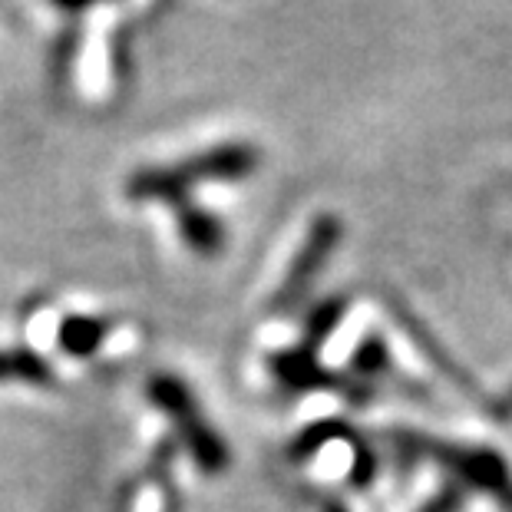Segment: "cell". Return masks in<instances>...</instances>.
Masks as SVG:
<instances>
[{"instance_id":"8fae6325","label":"cell","mask_w":512,"mask_h":512,"mask_svg":"<svg viewBox=\"0 0 512 512\" xmlns=\"http://www.w3.org/2000/svg\"><path fill=\"white\" fill-rule=\"evenodd\" d=\"M390 364H394V357H390V344L380 334H367L351 354V374L361 377V380L384 377L390 370Z\"/></svg>"},{"instance_id":"7a4b0ae2","label":"cell","mask_w":512,"mask_h":512,"mask_svg":"<svg viewBox=\"0 0 512 512\" xmlns=\"http://www.w3.org/2000/svg\"><path fill=\"white\" fill-rule=\"evenodd\" d=\"M149 400L166 413L172 427L179 430L182 446L189 450L195 466L205 476H222L232 463V453H228L225 440L212 430V423L202 417L199 403H195L192 390L182 384L179 377L172 374H159L149 380Z\"/></svg>"},{"instance_id":"7c38bea8","label":"cell","mask_w":512,"mask_h":512,"mask_svg":"<svg viewBox=\"0 0 512 512\" xmlns=\"http://www.w3.org/2000/svg\"><path fill=\"white\" fill-rule=\"evenodd\" d=\"M351 443V450H354V466H351V483L357 486V489H364V486H370L374 483V476H377V456H374V450H370V446L357 437L347 440Z\"/></svg>"},{"instance_id":"30bf717a","label":"cell","mask_w":512,"mask_h":512,"mask_svg":"<svg viewBox=\"0 0 512 512\" xmlns=\"http://www.w3.org/2000/svg\"><path fill=\"white\" fill-rule=\"evenodd\" d=\"M0 380H24V384H50L53 370L40 354L27 347H10L0 351Z\"/></svg>"},{"instance_id":"8992f818","label":"cell","mask_w":512,"mask_h":512,"mask_svg":"<svg viewBox=\"0 0 512 512\" xmlns=\"http://www.w3.org/2000/svg\"><path fill=\"white\" fill-rule=\"evenodd\" d=\"M172 215H176V222H179L182 242L189 245L195 255L212 258L225 248V225L215 212L202 209V205H195L192 199H182L179 205H172Z\"/></svg>"},{"instance_id":"ba28073f","label":"cell","mask_w":512,"mask_h":512,"mask_svg":"<svg viewBox=\"0 0 512 512\" xmlns=\"http://www.w3.org/2000/svg\"><path fill=\"white\" fill-rule=\"evenodd\" d=\"M347 314V298H324L311 308V314L304 318V331H301V344L304 351L318 354L324 344H328V337L341 328Z\"/></svg>"},{"instance_id":"52a82bcc","label":"cell","mask_w":512,"mask_h":512,"mask_svg":"<svg viewBox=\"0 0 512 512\" xmlns=\"http://www.w3.org/2000/svg\"><path fill=\"white\" fill-rule=\"evenodd\" d=\"M113 331V318H93V314H70L60 321L57 344L67 357H93Z\"/></svg>"},{"instance_id":"9a60e30c","label":"cell","mask_w":512,"mask_h":512,"mask_svg":"<svg viewBox=\"0 0 512 512\" xmlns=\"http://www.w3.org/2000/svg\"><path fill=\"white\" fill-rule=\"evenodd\" d=\"M53 7L67 10V14H80L86 7H96V4H106V0H50Z\"/></svg>"},{"instance_id":"6da1fadb","label":"cell","mask_w":512,"mask_h":512,"mask_svg":"<svg viewBox=\"0 0 512 512\" xmlns=\"http://www.w3.org/2000/svg\"><path fill=\"white\" fill-rule=\"evenodd\" d=\"M394 450L410 456V460H433L450 473L453 483H460L463 489H479L499 499L503 506L512 509V473L506 460L486 446H460V443H446L423 437V433H390Z\"/></svg>"},{"instance_id":"4fadbf2b","label":"cell","mask_w":512,"mask_h":512,"mask_svg":"<svg viewBox=\"0 0 512 512\" xmlns=\"http://www.w3.org/2000/svg\"><path fill=\"white\" fill-rule=\"evenodd\" d=\"M463 503H466V489L460 486V483H446V486H440L437 493H433L427 503H423L417 512H460L463 509Z\"/></svg>"},{"instance_id":"2e32d148","label":"cell","mask_w":512,"mask_h":512,"mask_svg":"<svg viewBox=\"0 0 512 512\" xmlns=\"http://www.w3.org/2000/svg\"><path fill=\"white\" fill-rule=\"evenodd\" d=\"M324 512H347L341 503H328V506H324Z\"/></svg>"},{"instance_id":"277c9868","label":"cell","mask_w":512,"mask_h":512,"mask_svg":"<svg viewBox=\"0 0 512 512\" xmlns=\"http://www.w3.org/2000/svg\"><path fill=\"white\" fill-rule=\"evenodd\" d=\"M268 370L275 374V380L285 390H294V394H314V390H331V394H341L351 403H367L370 387L361 384V380L341 377L324 370L318 354L304 351V347H285V351L268 354Z\"/></svg>"},{"instance_id":"9c48e42d","label":"cell","mask_w":512,"mask_h":512,"mask_svg":"<svg viewBox=\"0 0 512 512\" xmlns=\"http://www.w3.org/2000/svg\"><path fill=\"white\" fill-rule=\"evenodd\" d=\"M354 430L347 427L341 420H321V423H311V427H304L298 437L291 440L288 446V460L294 463H304L311 460V456H318L328 443H337V440H351Z\"/></svg>"},{"instance_id":"5b68a950","label":"cell","mask_w":512,"mask_h":512,"mask_svg":"<svg viewBox=\"0 0 512 512\" xmlns=\"http://www.w3.org/2000/svg\"><path fill=\"white\" fill-rule=\"evenodd\" d=\"M261 166V152L252 143H215L195 156L176 162L179 179L195 189L202 182H242Z\"/></svg>"},{"instance_id":"5bb4252c","label":"cell","mask_w":512,"mask_h":512,"mask_svg":"<svg viewBox=\"0 0 512 512\" xmlns=\"http://www.w3.org/2000/svg\"><path fill=\"white\" fill-rule=\"evenodd\" d=\"M156 470H159V489H162V499H159V512H182V503H179V489L172 486V479H169V466H166V453L159 456V463H156Z\"/></svg>"},{"instance_id":"3957f363","label":"cell","mask_w":512,"mask_h":512,"mask_svg":"<svg viewBox=\"0 0 512 512\" xmlns=\"http://www.w3.org/2000/svg\"><path fill=\"white\" fill-rule=\"evenodd\" d=\"M341 235H344V225L331 212L318 215V219L308 225L304 242L298 245V252H294L291 265L285 271V281H281L278 294L271 298V308L291 311L294 304L304 301V294L314 288V281H318L321 271L328 268V258L334 255V248L341 245Z\"/></svg>"}]
</instances>
